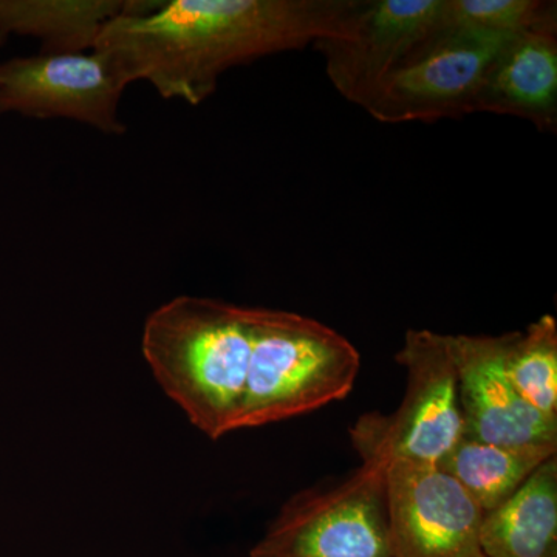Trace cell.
<instances>
[{
    "mask_svg": "<svg viewBox=\"0 0 557 557\" xmlns=\"http://www.w3.org/2000/svg\"><path fill=\"white\" fill-rule=\"evenodd\" d=\"M364 0H134L106 25L94 50L129 84L199 106L237 65L319 40L346 38Z\"/></svg>",
    "mask_w": 557,
    "mask_h": 557,
    "instance_id": "obj_1",
    "label": "cell"
},
{
    "mask_svg": "<svg viewBox=\"0 0 557 557\" xmlns=\"http://www.w3.org/2000/svg\"><path fill=\"white\" fill-rule=\"evenodd\" d=\"M143 355L157 383L211 440L239 431L251 357L249 307L178 296L146 319Z\"/></svg>",
    "mask_w": 557,
    "mask_h": 557,
    "instance_id": "obj_2",
    "label": "cell"
},
{
    "mask_svg": "<svg viewBox=\"0 0 557 557\" xmlns=\"http://www.w3.org/2000/svg\"><path fill=\"white\" fill-rule=\"evenodd\" d=\"M251 357L239 429L314 412L350 395L361 355L346 336L293 311L249 307Z\"/></svg>",
    "mask_w": 557,
    "mask_h": 557,
    "instance_id": "obj_3",
    "label": "cell"
},
{
    "mask_svg": "<svg viewBox=\"0 0 557 557\" xmlns=\"http://www.w3.org/2000/svg\"><path fill=\"white\" fill-rule=\"evenodd\" d=\"M408 372L405 397L394 412L359 417L350 440L362 461L418 465L442 461L463 438L456 362L448 335L434 330H408L397 351Z\"/></svg>",
    "mask_w": 557,
    "mask_h": 557,
    "instance_id": "obj_4",
    "label": "cell"
},
{
    "mask_svg": "<svg viewBox=\"0 0 557 557\" xmlns=\"http://www.w3.org/2000/svg\"><path fill=\"white\" fill-rule=\"evenodd\" d=\"M384 468L362 461L346 478L299 491L249 557H395Z\"/></svg>",
    "mask_w": 557,
    "mask_h": 557,
    "instance_id": "obj_5",
    "label": "cell"
},
{
    "mask_svg": "<svg viewBox=\"0 0 557 557\" xmlns=\"http://www.w3.org/2000/svg\"><path fill=\"white\" fill-rule=\"evenodd\" d=\"M511 38L443 27L383 81L362 109L387 124L432 123L478 113L491 70Z\"/></svg>",
    "mask_w": 557,
    "mask_h": 557,
    "instance_id": "obj_6",
    "label": "cell"
},
{
    "mask_svg": "<svg viewBox=\"0 0 557 557\" xmlns=\"http://www.w3.org/2000/svg\"><path fill=\"white\" fill-rule=\"evenodd\" d=\"M127 86L119 65L98 50L13 58L0 64V113L73 120L123 135L119 108Z\"/></svg>",
    "mask_w": 557,
    "mask_h": 557,
    "instance_id": "obj_7",
    "label": "cell"
},
{
    "mask_svg": "<svg viewBox=\"0 0 557 557\" xmlns=\"http://www.w3.org/2000/svg\"><path fill=\"white\" fill-rule=\"evenodd\" d=\"M395 557H480L483 509L448 472L395 460L384 468Z\"/></svg>",
    "mask_w": 557,
    "mask_h": 557,
    "instance_id": "obj_8",
    "label": "cell"
},
{
    "mask_svg": "<svg viewBox=\"0 0 557 557\" xmlns=\"http://www.w3.org/2000/svg\"><path fill=\"white\" fill-rule=\"evenodd\" d=\"M443 10L445 0H364L350 35L314 44L335 89L362 108L442 32Z\"/></svg>",
    "mask_w": 557,
    "mask_h": 557,
    "instance_id": "obj_9",
    "label": "cell"
},
{
    "mask_svg": "<svg viewBox=\"0 0 557 557\" xmlns=\"http://www.w3.org/2000/svg\"><path fill=\"white\" fill-rule=\"evenodd\" d=\"M463 438L494 445H557V420L520 397L505 366V335H448Z\"/></svg>",
    "mask_w": 557,
    "mask_h": 557,
    "instance_id": "obj_10",
    "label": "cell"
},
{
    "mask_svg": "<svg viewBox=\"0 0 557 557\" xmlns=\"http://www.w3.org/2000/svg\"><path fill=\"white\" fill-rule=\"evenodd\" d=\"M480 112L557 129V21L512 36L487 78Z\"/></svg>",
    "mask_w": 557,
    "mask_h": 557,
    "instance_id": "obj_11",
    "label": "cell"
},
{
    "mask_svg": "<svg viewBox=\"0 0 557 557\" xmlns=\"http://www.w3.org/2000/svg\"><path fill=\"white\" fill-rule=\"evenodd\" d=\"M486 557H557V457L530 475L504 504L483 515Z\"/></svg>",
    "mask_w": 557,
    "mask_h": 557,
    "instance_id": "obj_12",
    "label": "cell"
},
{
    "mask_svg": "<svg viewBox=\"0 0 557 557\" xmlns=\"http://www.w3.org/2000/svg\"><path fill=\"white\" fill-rule=\"evenodd\" d=\"M132 5L134 0H0V33L38 38L42 53H84Z\"/></svg>",
    "mask_w": 557,
    "mask_h": 557,
    "instance_id": "obj_13",
    "label": "cell"
},
{
    "mask_svg": "<svg viewBox=\"0 0 557 557\" xmlns=\"http://www.w3.org/2000/svg\"><path fill=\"white\" fill-rule=\"evenodd\" d=\"M556 453L557 445L508 446L461 438L438 468L487 512L507 502Z\"/></svg>",
    "mask_w": 557,
    "mask_h": 557,
    "instance_id": "obj_14",
    "label": "cell"
},
{
    "mask_svg": "<svg viewBox=\"0 0 557 557\" xmlns=\"http://www.w3.org/2000/svg\"><path fill=\"white\" fill-rule=\"evenodd\" d=\"M509 380L531 408L557 420V322L539 318L522 332L505 335Z\"/></svg>",
    "mask_w": 557,
    "mask_h": 557,
    "instance_id": "obj_15",
    "label": "cell"
},
{
    "mask_svg": "<svg viewBox=\"0 0 557 557\" xmlns=\"http://www.w3.org/2000/svg\"><path fill=\"white\" fill-rule=\"evenodd\" d=\"M556 5L544 0H445L443 27L515 36L557 21Z\"/></svg>",
    "mask_w": 557,
    "mask_h": 557,
    "instance_id": "obj_16",
    "label": "cell"
},
{
    "mask_svg": "<svg viewBox=\"0 0 557 557\" xmlns=\"http://www.w3.org/2000/svg\"><path fill=\"white\" fill-rule=\"evenodd\" d=\"M5 40H7V36L3 35V33H0V47L3 46V42H5Z\"/></svg>",
    "mask_w": 557,
    "mask_h": 557,
    "instance_id": "obj_17",
    "label": "cell"
},
{
    "mask_svg": "<svg viewBox=\"0 0 557 557\" xmlns=\"http://www.w3.org/2000/svg\"><path fill=\"white\" fill-rule=\"evenodd\" d=\"M480 557H486V556H483V555H482V556H480Z\"/></svg>",
    "mask_w": 557,
    "mask_h": 557,
    "instance_id": "obj_18",
    "label": "cell"
}]
</instances>
